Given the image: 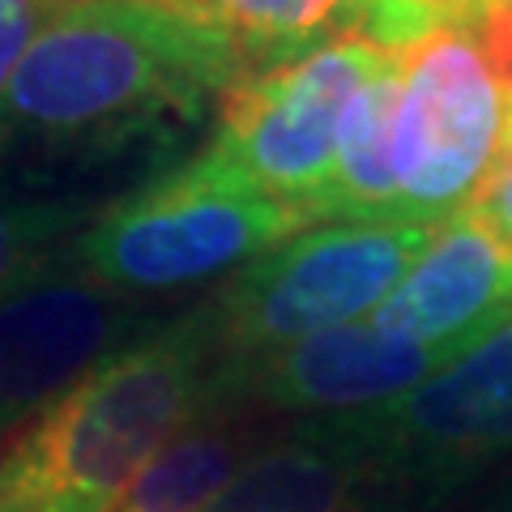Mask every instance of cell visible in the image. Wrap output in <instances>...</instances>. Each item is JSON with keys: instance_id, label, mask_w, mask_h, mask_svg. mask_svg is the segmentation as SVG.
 Masks as SVG:
<instances>
[{"instance_id": "cell-12", "label": "cell", "mask_w": 512, "mask_h": 512, "mask_svg": "<svg viewBox=\"0 0 512 512\" xmlns=\"http://www.w3.org/2000/svg\"><path fill=\"white\" fill-rule=\"evenodd\" d=\"M402 99V56L380 64L355 94L333 158L329 188L316 205V218L333 222H397V167L393 128Z\"/></svg>"}, {"instance_id": "cell-1", "label": "cell", "mask_w": 512, "mask_h": 512, "mask_svg": "<svg viewBox=\"0 0 512 512\" xmlns=\"http://www.w3.org/2000/svg\"><path fill=\"white\" fill-rule=\"evenodd\" d=\"M244 73L231 35L150 0H73L43 22L0 94V146H103L192 116Z\"/></svg>"}, {"instance_id": "cell-16", "label": "cell", "mask_w": 512, "mask_h": 512, "mask_svg": "<svg viewBox=\"0 0 512 512\" xmlns=\"http://www.w3.org/2000/svg\"><path fill=\"white\" fill-rule=\"evenodd\" d=\"M478 47L495 86L512 94V0H478L466 22H457Z\"/></svg>"}, {"instance_id": "cell-10", "label": "cell", "mask_w": 512, "mask_h": 512, "mask_svg": "<svg viewBox=\"0 0 512 512\" xmlns=\"http://www.w3.org/2000/svg\"><path fill=\"white\" fill-rule=\"evenodd\" d=\"M512 312V261L461 210L436 231L406 278L367 312L376 329L461 355Z\"/></svg>"}, {"instance_id": "cell-15", "label": "cell", "mask_w": 512, "mask_h": 512, "mask_svg": "<svg viewBox=\"0 0 512 512\" xmlns=\"http://www.w3.org/2000/svg\"><path fill=\"white\" fill-rule=\"evenodd\" d=\"M82 218V205L0 192V299L43 274V256Z\"/></svg>"}, {"instance_id": "cell-17", "label": "cell", "mask_w": 512, "mask_h": 512, "mask_svg": "<svg viewBox=\"0 0 512 512\" xmlns=\"http://www.w3.org/2000/svg\"><path fill=\"white\" fill-rule=\"evenodd\" d=\"M466 214L491 235V244L512 261V150L495 154V163L483 175L478 192L470 197Z\"/></svg>"}, {"instance_id": "cell-11", "label": "cell", "mask_w": 512, "mask_h": 512, "mask_svg": "<svg viewBox=\"0 0 512 512\" xmlns=\"http://www.w3.org/2000/svg\"><path fill=\"white\" fill-rule=\"evenodd\" d=\"M376 474L338 419L261 448L201 512H367Z\"/></svg>"}, {"instance_id": "cell-2", "label": "cell", "mask_w": 512, "mask_h": 512, "mask_svg": "<svg viewBox=\"0 0 512 512\" xmlns=\"http://www.w3.org/2000/svg\"><path fill=\"white\" fill-rule=\"evenodd\" d=\"M210 359L205 308L111 350L0 440V512H107L205 410Z\"/></svg>"}, {"instance_id": "cell-14", "label": "cell", "mask_w": 512, "mask_h": 512, "mask_svg": "<svg viewBox=\"0 0 512 512\" xmlns=\"http://www.w3.org/2000/svg\"><path fill=\"white\" fill-rule=\"evenodd\" d=\"M350 5L355 0H235L222 30L231 35L239 60L265 69L325 43Z\"/></svg>"}, {"instance_id": "cell-5", "label": "cell", "mask_w": 512, "mask_h": 512, "mask_svg": "<svg viewBox=\"0 0 512 512\" xmlns=\"http://www.w3.org/2000/svg\"><path fill=\"white\" fill-rule=\"evenodd\" d=\"M329 419L363 448L376 483L440 500L512 453V312L397 402Z\"/></svg>"}, {"instance_id": "cell-8", "label": "cell", "mask_w": 512, "mask_h": 512, "mask_svg": "<svg viewBox=\"0 0 512 512\" xmlns=\"http://www.w3.org/2000/svg\"><path fill=\"white\" fill-rule=\"evenodd\" d=\"M448 359H457L453 350L397 338L363 316L248 363L218 367V376L210 380V402H256L265 410L329 419V414H355L397 402L414 384L436 376Z\"/></svg>"}, {"instance_id": "cell-21", "label": "cell", "mask_w": 512, "mask_h": 512, "mask_svg": "<svg viewBox=\"0 0 512 512\" xmlns=\"http://www.w3.org/2000/svg\"><path fill=\"white\" fill-rule=\"evenodd\" d=\"M500 150H512V94H508V107H504V133H500Z\"/></svg>"}, {"instance_id": "cell-18", "label": "cell", "mask_w": 512, "mask_h": 512, "mask_svg": "<svg viewBox=\"0 0 512 512\" xmlns=\"http://www.w3.org/2000/svg\"><path fill=\"white\" fill-rule=\"evenodd\" d=\"M73 0H0V94H5L13 69H18L30 39L43 30V22L60 13Z\"/></svg>"}, {"instance_id": "cell-6", "label": "cell", "mask_w": 512, "mask_h": 512, "mask_svg": "<svg viewBox=\"0 0 512 512\" xmlns=\"http://www.w3.org/2000/svg\"><path fill=\"white\" fill-rule=\"evenodd\" d=\"M389 60L397 56H380L350 39H325L291 60L239 73L222 90L210 154L316 218L346 111L367 77Z\"/></svg>"}, {"instance_id": "cell-4", "label": "cell", "mask_w": 512, "mask_h": 512, "mask_svg": "<svg viewBox=\"0 0 512 512\" xmlns=\"http://www.w3.org/2000/svg\"><path fill=\"white\" fill-rule=\"evenodd\" d=\"M436 231L423 222H329L256 256L205 308L222 367L363 320L406 278Z\"/></svg>"}, {"instance_id": "cell-19", "label": "cell", "mask_w": 512, "mask_h": 512, "mask_svg": "<svg viewBox=\"0 0 512 512\" xmlns=\"http://www.w3.org/2000/svg\"><path fill=\"white\" fill-rule=\"evenodd\" d=\"M150 5H163L171 13H184L192 22H210V26H222L227 13L235 9V0H150Z\"/></svg>"}, {"instance_id": "cell-20", "label": "cell", "mask_w": 512, "mask_h": 512, "mask_svg": "<svg viewBox=\"0 0 512 512\" xmlns=\"http://www.w3.org/2000/svg\"><path fill=\"white\" fill-rule=\"evenodd\" d=\"M423 5H427V9H436L448 26H457V22H466V18H470V9L478 5V0H423Z\"/></svg>"}, {"instance_id": "cell-13", "label": "cell", "mask_w": 512, "mask_h": 512, "mask_svg": "<svg viewBox=\"0 0 512 512\" xmlns=\"http://www.w3.org/2000/svg\"><path fill=\"white\" fill-rule=\"evenodd\" d=\"M248 431L218 402H205L158 453L141 466L107 512H201L244 466Z\"/></svg>"}, {"instance_id": "cell-22", "label": "cell", "mask_w": 512, "mask_h": 512, "mask_svg": "<svg viewBox=\"0 0 512 512\" xmlns=\"http://www.w3.org/2000/svg\"><path fill=\"white\" fill-rule=\"evenodd\" d=\"M491 512H512V483L495 495V504H491Z\"/></svg>"}, {"instance_id": "cell-7", "label": "cell", "mask_w": 512, "mask_h": 512, "mask_svg": "<svg viewBox=\"0 0 512 512\" xmlns=\"http://www.w3.org/2000/svg\"><path fill=\"white\" fill-rule=\"evenodd\" d=\"M500 133V86L466 30L444 26L406 52L393 128L397 222L440 227L466 210L500 154Z\"/></svg>"}, {"instance_id": "cell-9", "label": "cell", "mask_w": 512, "mask_h": 512, "mask_svg": "<svg viewBox=\"0 0 512 512\" xmlns=\"http://www.w3.org/2000/svg\"><path fill=\"white\" fill-rule=\"evenodd\" d=\"M120 291L73 274H39L0 299V440L60 397L128 329Z\"/></svg>"}, {"instance_id": "cell-3", "label": "cell", "mask_w": 512, "mask_h": 512, "mask_svg": "<svg viewBox=\"0 0 512 512\" xmlns=\"http://www.w3.org/2000/svg\"><path fill=\"white\" fill-rule=\"evenodd\" d=\"M316 222L303 205L274 197L244 171L205 150L158 175L137 197L77 235L73 256L86 278L111 291H180L274 252Z\"/></svg>"}]
</instances>
